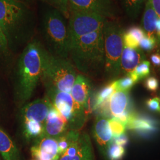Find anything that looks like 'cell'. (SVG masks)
<instances>
[{
  "mask_svg": "<svg viewBox=\"0 0 160 160\" xmlns=\"http://www.w3.org/2000/svg\"><path fill=\"white\" fill-rule=\"evenodd\" d=\"M47 51L42 41L34 38L17 59L13 74V97L19 109L29 102L41 81Z\"/></svg>",
  "mask_w": 160,
  "mask_h": 160,
  "instance_id": "obj_1",
  "label": "cell"
},
{
  "mask_svg": "<svg viewBox=\"0 0 160 160\" xmlns=\"http://www.w3.org/2000/svg\"><path fill=\"white\" fill-rule=\"evenodd\" d=\"M36 24L31 7L14 0H0V28L12 51L23 49L35 38Z\"/></svg>",
  "mask_w": 160,
  "mask_h": 160,
  "instance_id": "obj_2",
  "label": "cell"
},
{
  "mask_svg": "<svg viewBox=\"0 0 160 160\" xmlns=\"http://www.w3.org/2000/svg\"><path fill=\"white\" fill-rule=\"evenodd\" d=\"M103 28L84 35L70 44L69 59L76 70L86 77L97 78L104 75Z\"/></svg>",
  "mask_w": 160,
  "mask_h": 160,
  "instance_id": "obj_3",
  "label": "cell"
},
{
  "mask_svg": "<svg viewBox=\"0 0 160 160\" xmlns=\"http://www.w3.org/2000/svg\"><path fill=\"white\" fill-rule=\"evenodd\" d=\"M40 33L45 48L54 57L68 59L70 37L67 19L51 7L43 12L40 23Z\"/></svg>",
  "mask_w": 160,
  "mask_h": 160,
  "instance_id": "obj_4",
  "label": "cell"
},
{
  "mask_svg": "<svg viewBox=\"0 0 160 160\" xmlns=\"http://www.w3.org/2000/svg\"><path fill=\"white\" fill-rule=\"evenodd\" d=\"M103 31L105 55L103 77L106 80L113 81L120 75L124 31L116 20H106Z\"/></svg>",
  "mask_w": 160,
  "mask_h": 160,
  "instance_id": "obj_5",
  "label": "cell"
},
{
  "mask_svg": "<svg viewBox=\"0 0 160 160\" xmlns=\"http://www.w3.org/2000/svg\"><path fill=\"white\" fill-rule=\"evenodd\" d=\"M77 75V70L69 58L54 57L47 51L41 78L45 88L70 93Z\"/></svg>",
  "mask_w": 160,
  "mask_h": 160,
  "instance_id": "obj_6",
  "label": "cell"
},
{
  "mask_svg": "<svg viewBox=\"0 0 160 160\" xmlns=\"http://www.w3.org/2000/svg\"><path fill=\"white\" fill-rule=\"evenodd\" d=\"M45 90L53 106L67 121L69 130L80 131L86 123L88 110L76 103L69 92L53 88Z\"/></svg>",
  "mask_w": 160,
  "mask_h": 160,
  "instance_id": "obj_7",
  "label": "cell"
},
{
  "mask_svg": "<svg viewBox=\"0 0 160 160\" xmlns=\"http://www.w3.org/2000/svg\"><path fill=\"white\" fill-rule=\"evenodd\" d=\"M106 20L94 13L69 10L68 24L70 44L84 35L102 29Z\"/></svg>",
  "mask_w": 160,
  "mask_h": 160,
  "instance_id": "obj_8",
  "label": "cell"
},
{
  "mask_svg": "<svg viewBox=\"0 0 160 160\" xmlns=\"http://www.w3.org/2000/svg\"><path fill=\"white\" fill-rule=\"evenodd\" d=\"M69 10L94 13L108 19L116 20L117 12L112 0H68Z\"/></svg>",
  "mask_w": 160,
  "mask_h": 160,
  "instance_id": "obj_9",
  "label": "cell"
},
{
  "mask_svg": "<svg viewBox=\"0 0 160 160\" xmlns=\"http://www.w3.org/2000/svg\"><path fill=\"white\" fill-rule=\"evenodd\" d=\"M131 103L129 92L116 90L107 101V117L112 116L126 125L132 114Z\"/></svg>",
  "mask_w": 160,
  "mask_h": 160,
  "instance_id": "obj_10",
  "label": "cell"
},
{
  "mask_svg": "<svg viewBox=\"0 0 160 160\" xmlns=\"http://www.w3.org/2000/svg\"><path fill=\"white\" fill-rule=\"evenodd\" d=\"M52 107L53 105L47 96L38 98L20 108L18 119V121L33 120L44 124Z\"/></svg>",
  "mask_w": 160,
  "mask_h": 160,
  "instance_id": "obj_11",
  "label": "cell"
},
{
  "mask_svg": "<svg viewBox=\"0 0 160 160\" xmlns=\"http://www.w3.org/2000/svg\"><path fill=\"white\" fill-rule=\"evenodd\" d=\"M59 160H94L92 142L88 135L80 132L78 138L72 143Z\"/></svg>",
  "mask_w": 160,
  "mask_h": 160,
  "instance_id": "obj_12",
  "label": "cell"
},
{
  "mask_svg": "<svg viewBox=\"0 0 160 160\" xmlns=\"http://www.w3.org/2000/svg\"><path fill=\"white\" fill-rule=\"evenodd\" d=\"M58 139L42 135L33 142L31 147L32 157L37 160H58L60 154Z\"/></svg>",
  "mask_w": 160,
  "mask_h": 160,
  "instance_id": "obj_13",
  "label": "cell"
},
{
  "mask_svg": "<svg viewBox=\"0 0 160 160\" xmlns=\"http://www.w3.org/2000/svg\"><path fill=\"white\" fill-rule=\"evenodd\" d=\"M69 130L67 121L53 106L44 123L43 135L59 139Z\"/></svg>",
  "mask_w": 160,
  "mask_h": 160,
  "instance_id": "obj_14",
  "label": "cell"
},
{
  "mask_svg": "<svg viewBox=\"0 0 160 160\" xmlns=\"http://www.w3.org/2000/svg\"><path fill=\"white\" fill-rule=\"evenodd\" d=\"M93 135L98 147L105 153L113 138L109 118L102 114L97 116L94 124Z\"/></svg>",
  "mask_w": 160,
  "mask_h": 160,
  "instance_id": "obj_15",
  "label": "cell"
},
{
  "mask_svg": "<svg viewBox=\"0 0 160 160\" xmlns=\"http://www.w3.org/2000/svg\"><path fill=\"white\" fill-rule=\"evenodd\" d=\"M91 92L92 83L89 78L81 74H77L70 92L75 102L88 110Z\"/></svg>",
  "mask_w": 160,
  "mask_h": 160,
  "instance_id": "obj_16",
  "label": "cell"
},
{
  "mask_svg": "<svg viewBox=\"0 0 160 160\" xmlns=\"http://www.w3.org/2000/svg\"><path fill=\"white\" fill-rule=\"evenodd\" d=\"M126 128L142 135H149L158 129V123L156 120L148 116L133 113L128 121Z\"/></svg>",
  "mask_w": 160,
  "mask_h": 160,
  "instance_id": "obj_17",
  "label": "cell"
},
{
  "mask_svg": "<svg viewBox=\"0 0 160 160\" xmlns=\"http://www.w3.org/2000/svg\"><path fill=\"white\" fill-rule=\"evenodd\" d=\"M145 59L143 51L139 48L133 49L124 47L120 60V74L125 75L129 74Z\"/></svg>",
  "mask_w": 160,
  "mask_h": 160,
  "instance_id": "obj_18",
  "label": "cell"
},
{
  "mask_svg": "<svg viewBox=\"0 0 160 160\" xmlns=\"http://www.w3.org/2000/svg\"><path fill=\"white\" fill-rule=\"evenodd\" d=\"M0 154L4 160H22L16 143L1 126Z\"/></svg>",
  "mask_w": 160,
  "mask_h": 160,
  "instance_id": "obj_19",
  "label": "cell"
},
{
  "mask_svg": "<svg viewBox=\"0 0 160 160\" xmlns=\"http://www.w3.org/2000/svg\"><path fill=\"white\" fill-rule=\"evenodd\" d=\"M157 19L158 16L151 3L149 0H146L145 8L142 18V26L147 36L155 37V24Z\"/></svg>",
  "mask_w": 160,
  "mask_h": 160,
  "instance_id": "obj_20",
  "label": "cell"
},
{
  "mask_svg": "<svg viewBox=\"0 0 160 160\" xmlns=\"http://www.w3.org/2000/svg\"><path fill=\"white\" fill-rule=\"evenodd\" d=\"M12 50L5 34L0 28V68L7 71L10 68L12 62Z\"/></svg>",
  "mask_w": 160,
  "mask_h": 160,
  "instance_id": "obj_21",
  "label": "cell"
},
{
  "mask_svg": "<svg viewBox=\"0 0 160 160\" xmlns=\"http://www.w3.org/2000/svg\"><path fill=\"white\" fill-rule=\"evenodd\" d=\"M121 5L126 14L131 19H137L146 0H120Z\"/></svg>",
  "mask_w": 160,
  "mask_h": 160,
  "instance_id": "obj_22",
  "label": "cell"
},
{
  "mask_svg": "<svg viewBox=\"0 0 160 160\" xmlns=\"http://www.w3.org/2000/svg\"><path fill=\"white\" fill-rule=\"evenodd\" d=\"M116 90V80L110 82L106 86L97 93L95 98L94 104L93 105V110H97L98 108L104 102L109 100V98Z\"/></svg>",
  "mask_w": 160,
  "mask_h": 160,
  "instance_id": "obj_23",
  "label": "cell"
},
{
  "mask_svg": "<svg viewBox=\"0 0 160 160\" xmlns=\"http://www.w3.org/2000/svg\"><path fill=\"white\" fill-rule=\"evenodd\" d=\"M151 64L148 61H143L141 63H139L135 68L128 74L131 75L132 78L137 82L140 80L145 78L148 76L150 70Z\"/></svg>",
  "mask_w": 160,
  "mask_h": 160,
  "instance_id": "obj_24",
  "label": "cell"
},
{
  "mask_svg": "<svg viewBox=\"0 0 160 160\" xmlns=\"http://www.w3.org/2000/svg\"><path fill=\"white\" fill-rule=\"evenodd\" d=\"M50 7L55 8L62 14L67 20L69 17L68 0H42Z\"/></svg>",
  "mask_w": 160,
  "mask_h": 160,
  "instance_id": "obj_25",
  "label": "cell"
},
{
  "mask_svg": "<svg viewBox=\"0 0 160 160\" xmlns=\"http://www.w3.org/2000/svg\"><path fill=\"white\" fill-rule=\"evenodd\" d=\"M107 155L109 160H121L125 153L124 147L112 142L107 149Z\"/></svg>",
  "mask_w": 160,
  "mask_h": 160,
  "instance_id": "obj_26",
  "label": "cell"
},
{
  "mask_svg": "<svg viewBox=\"0 0 160 160\" xmlns=\"http://www.w3.org/2000/svg\"><path fill=\"white\" fill-rule=\"evenodd\" d=\"M116 90L128 92L131 89L132 87L137 83L131 76L129 74L126 75L119 80H116Z\"/></svg>",
  "mask_w": 160,
  "mask_h": 160,
  "instance_id": "obj_27",
  "label": "cell"
},
{
  "mask_svg": "<svg viewBox=\"0 0 160 160\" xmlns=\"http://www.w3.org/2000/svg\"><path fill=\"white\" fill-rule=\"evenodd\" d=\"M109 123L112 132L113 137H117L125 133L126 131V126L116 118H109Z\"/></svg>",
  "mask_w": 160,
  "mask_h": 160,
  "instance_id": "obj_28",
  "label": "cell"
},
{
  "mask_svg": "<svg viewBox=\"0 0 160 160\" xmlns=\"http://www.w3.org/2000/svg\"><path fill=\"white\" fill-rule=\"evenodd\" d=\"M157 45L156 38L154 36H148L146 35L139 42L140 48L147 51H151Z\"/></svg>",
  "mask_w": 160,
  "mask_h": 160,
  "instance_id": "obj_29",
  "label": "cell"
},
{
  "mask_svg": "<svg viewBox=\"0 0 160 160\" xmlns=\"http://www.w3.org/2000/svg\"><path fill=\"white\" fill-rule=\"evenodd\" d=\"M123 42L124 47L136 49L139 47V41L134 38L132 35L126 32H124L123 35Z\"/></svg>",
  "mask_w": 160,
  "mask_h": 160,
  "instance_id": "obj_30",
  "label": "cell"
},
{
  "mask_svg": "<svg viewBox=\"0 0 160 160\" xmlns=\"http://www.w3.org/2000/svg\"><path fill=\"white\" fill-rule=\"evenodd\" d=\"M127 32L132 35L139 42L147 35L143 29L137 26L132 27L127 31Z\"/></svg>",
  "mask_w": 160,
  "mask_h": 160,
  "instance_id": "obj_31",
  "label": "cell"
},
{
  "mask_svg": "<svg viewBox=\"0 0 160 160\" xmlns=\"http://www.w3.org/2000/svg\"><path fill=\"white\" fill-rule=\"evenodd\" d=\"M145 86L149 91L155 92L159 87V82L156 78L154 77H150L145 81Z\"/></svg>",
  "mask_w": 160,
  "mask_h": 160,
  "instance_id": "obj_32",
  "label": "cell"
},
{
  "mask_svg": "<svg viewBox=\"0 0 160 160\" xmlns=\"http://www.w3.org/2000/svg\"><path fill=\"white\" fill-rule=\"evenodd\" d=\"M147 106L150 110L154 112H160V98L154 97L147 101Z\"/></svg>",
  "mask_w": 160,
  "mask_h": 160,
  "instance_id": "obj_33",
  "label": "cell"
},
{
  "mask_svg": "<svg viewBox=\"0 0 160 160\" xmlns=\"http://www.w3.org/2000/svg\"><path fill=\"white\" fill-rule=\"evenodd\" d=\"M112 142H113L114 143H116V144L120 145V146L125 147L128 143L129 138L125 133L121 135L119 137L113 138Z\"/></svg>",
  "mask_w": 160,
  "mask_h": 160,
  "instance_id": "obj_34",
  "label": "cell"
},
{
  "mask_svg": "<svg viewBox=\"0 0 160 160\" xmlns=\"http://www.w3.org/2000/svg\"><path fill=\"white\" fill-rule=\"evenodd\" d=\"M156 12L158 18H160V0H149Z\"/></svg>",
  "mask_w": 160,
  "mask_h": 160,
  "instance_id": "obj_35",
  "label": "cell"
},
{
  "mask_svg": "<svg viewBox=\"0 0 160 160\" xmlns=\"http://www.w3.org/2000/svg\"><path fill=\"white\" fill-rule=\"evenodd\" d=\"M151 60L152 63L156 67H160V55L158 53L152 54L151 57Z\"/></svg>",
  "mask_w": 160,
  "mask_h": 160,
  "instance_id": "obj_36",
  "label": "cell"
},
{
  "mask_svg": "<svg viewBox=\"0 0 160 160\" xmlns=\"http://www.w3.org/2000/svg\"><path fill=\"white\" fill-rule=\"evenodd\" d=\"M155 30L157 38H156L157 43L160 42V18H158L155 24Z\"/></svg>",
  "mask_w": 160,
  "mask_h": 160,
  "instance_id": "obj_37",
  "label": "cell"
},
{
  "mask_svg": "<svg viewBox=\"0 0 160 160\" xmlns=\"http://www.w3.org/2000/svg\"><path fill=\"white\" fill-rule=\"evenodd\" d=\"M14 1L23 3V4H24L29 7H32V6L34 5L35 1H36V0H14Z\"/></svg>",
  "mask_w": 160,
  "mask_h": 160,
  "instance_id": "obj_38",
  "label": "cell"
},
{
  "mask_svg": "<svg viewBox=\"0 0 160 160\" xmlns=\"http://www.w3.org/2000/svg\"><path fill=\"white\" fill-rule=\"evenodd\" d=\"M157 44V46H158V52L157 53L160 55V42H158Z\"/></svg>",
  "mask_w": 160,
  "mask_h": 160,
  "instance_id": "obj_39",
  "label": "cell"
},
{
  "mask_svg": "<svg viewBox=\"0 0 160 160\" xmlns=\"http://www.w3.org/2000/svg\"><path fill=\"white\" fill-rule=\"evenodd\" d=\"M0 160H1V159H0Z\"/></svg>",
  "mask_w": 160,
  "mask_h": 160,
  "instance_id": "obj_40",
  "label": "cell"
}]
</instances>
